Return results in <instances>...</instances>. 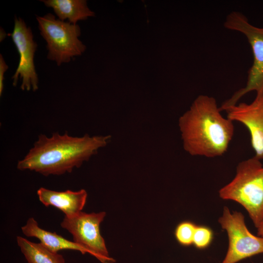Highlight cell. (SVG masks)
I'll use <instances>...</instances> for the list:
<instances>
[{
    "mask_svg": "<svg viewBox=\"0 0 263 263\" xmlns=\"http://www.w3.org/2000/svg\"><path fill=\"white\" fill-rule=\"evenodd\" d=\"M221 112L214 97L201 94L180 117L184 148L191 155L215 158L226 152L234 134V122Z\"/></svg>",
    "mask_w": 263,
    "mask_h": 263,
    "instance_id": "obj_1",
    "label": "cell"
},
{
    "mask_svg": "<svg viewBox=\"0 0 263 263\" xmlns=\"http://www.w3.org/2000/svg\"><path fill=\"white\" fill-rule=\"evenodd\" d=\"M110 138V135L90 137L88 134L73 137L67 132H55L50 137L40 134L26 155L18 162L17 168L44 176L71 172L96 154L99 148L105 146Z\"/></svg>",
    "mask_w": 263,
    "mask_h": 263,
    "instance_id": "obj_2",
    "label": "cell"
},
{
    "mask_svg": "<svg viewBox=\"0 0 263 263\" xmlns=\"http://www.w3.org/2000/svg\"><path fill=\"white\" fill-rule=\"evenodd\" d=\"M219 195L243 207L257 228L263 220V165L261 160L253 156L239 162L234 177L220 189Z\"/></svg>",
    "mask_w": 263,
    "mask_h": 263,
    "instance_id": "obj_3",
    "label": "cell"
},
{
    "mask_svg": "<svg viewBox=\"0 0 263 263\" xmlns=\"http://www.w3.org/2000/svg\"><path fill=\"white\" fill-rule=\"evenodd\" d=\"M227 29L244 35L253 53V61L248 72L245 86L235 92L220 107L221 111L238 103L244 95L251 92H263V27L251 24L246 17L241 12L233 11L226 17L224 24Z\"/></svg>",
    "mask_w": 263,
    "mask_h": 263,
    "instance_id": "obj_4",
    "label": "cell"
},
{
    "mask_svg": "<svg viewBox=\"0 0 263 263\" xmlns=\"http://www.w3.org/2000/svg\"><path fill=\"white\" fill-rule=\"evenodd\" d=\"M36 19L40 34L47 42L49 59L60 65L84 51L85 46L78 38L80 29L77 24L56 19L51 13Z\"/></svg>",
    "mask_w": 263,
    "mask_h": 263,
    "instance_id": "obj_5",
    "label": "cell"
},
{
    "mask_svg": "<svg viewBox=\"0 0 263 263\" xmlns=\"http://www.w3.org/2000/svg\"><path fill=\"white\" fill-rule=\"evenodd\" d=\"M218 223L226 231L228 240L226 253L221 263H237L263 253V237L255 236L247 228L242 213L224 207Z\"/></svg>",
    "mask_w": 263,
    "mask_h": 263,
    "instance_id": "obj_6",
    "label": "cell"
},
{
    "mask_svg": "<svg viewBox=\"0 0 263 263\" xmlns=\"http://www.w3.org/2000/svg\"><path fill=\"white\" fill-rule=\"evenodd\" d=\"M104 211L87 213L81 211L71 216H64L61 226L69 232L73 241L87 249L90 255L102 263H114L109 254L105 240L100 231V225L106 216Z\"/></svg>",
    "mask_w": 263,
    "mask_h": 263,
    "instance_id": "obj_7",
    "label": "cell"
},
{
    "mask_svg": "<svg viewBox=\"0 0 263 263\" xmlns=\"http://www.w3.org/2000/svg\"><path fill=\"white\" fill-rule=\"evenodd\" d=\"M11 37L19 54V65L12 76L13 85H16L19 76L22 81L20 88L22 90L36 91L38 88V79L34 57L37 44L33 39L30 28L20 18H15Z\"/></svg>",
    "mask_w": 263,
    "mask_h": 263,
    "instance_id": "obj_8",
    "label": "cell"
},
{
    "mask_svg": "<svg viewBox=\"0 0 263 263\" xmlns=\"http://www.w3.org/2000/svg\"><path fill=\"white\" fill-rule=\"evenodd\" d=\"M225 111L228 119L242 124L247 129L254 156L263 159V92L256 94L250 103H237Z\"/></svg>",
    "mask_w": 263,
    "mask_h": 263,
    "instance_id": "obj_9",
    "label": "cell"
},
{
    "mask_svg": "<svg viewBox=\"0 0 263 263\" xmlns=\"http://www.w3.org/2000/svg\"><path fill=\"white\" fill-rule=\"evenodd\" d=\"M37 194L45 206L54 207L62 211L65 216H73L82 211L88 196L84 189L56 191L42 187L37 190Z\"/></svg>",
    "mask_w": 263,
    "mask_h": 263,
    "instance_id": "obj_10",
    "label": "cell"
},
{
    "mask_svg": "<svg viewBox=\"0 0 263 263\" xmlns=\"http://www.w3.org/2000/svg\"><path fill=\"white\" fill-rule=\"evenodd\" d=\"M21 230L26 236L38 239L42 244L52 251L57 252L61 250H74L78 251L82 254H90L87 249L74 241L68 240L56 232L40 228L33 217L28 219L26 224L21 227Z\"/></svg>",
    "mask_w": 263,
    "mask_h": 263,
    "instance_id": "obj_11",
    "label": "cell"
},
{
    "mask_svg": "<svg viewBox=\"0 0 263 263\" xmlns=\"http://www.w3.org/2000/svg\"><path fill=\"white\" fill-rule=\"evenodd\" d=\"M44 4L53 9L58 19L63 21L67 19L72 24L78 20L87 19L94 13L83 0H42Z\"/></svg>",
    "mask_w": 263,
    "mask_h": 263,
    "instance_id": "obj_12",
    "label": "cell"
},
{
    "mask_svg": "<svg viewBox=\"0 0 263 263\" xmlns=\"http://www.w3.org/2000/svg\"><path fill=\"white\" fill-rule=\"evenodd\" d=\"M17 242L28 263H65L62 255L50 250L40 243H33L21 236L17 237Z\"/></svg>",
    "mask_w": 263,
    "mask_h": 263,
    "instance_id": "obj_13",
    "label": "cell"
},
{
    "mask_svg": "<svg viewBox=\"0 0 263 263\" xmlns=\"http://www.w3.org/2000/svg\"><path fill=\"white\" fill-rule=\"evenodd\" d=\"M196 225L193 222L188 221H183L177 225L174 235L179 244L185 246L192 244Z\"/></svg>",
    "mask_w": 263,
    "mask_h": 263,
    "instance_id": "obj_14",
    "label": "cell"
},
{
    "mask_svg": "<svg viewBox=\"0 0 263 263\" xmlns=\"http://www.w3.org/2000/svg\"><path fill=\"white\" fill-rule=\"evenodd\" d=\"M213 239V232L209 227L196 225L192 244L199 249H204L209 246Z\"/></svg>",
    "mask_w": 263,
    "mask_h": 263,
    "instance_id": "obj_15",
    "label": "cell"
},
{
    "mask_svg": "<svg viewBox=\"0 0 263 263\" xmlns=\"http://www.w3.org/2000/svg\"><path fill=\"white\" fill-rule=\"evenodd\" d=\"M8 66L5 62L1 55H0V95L3 90L4 74L8 69Z\"/></svg>",
    "mask_w": 263,
    "mask_h": 263,
    "instance_id": "obj_16",
    "label": "cell"
},
{
    "mask_svg": "<svg viewBox=\"0 0 263 263\" xmlns=\"http://www.w3.org/2000/svg\"><path fill=\"white\" fill-rule=\"evenodd\" d=\"M256 228L257 235L263 237V220Z\"/></svg>",
    "mask_w": 263,
    "mask_h": 263,
    "instance_id": "obj_17",
    "label": "cell"
}]
</instances>
